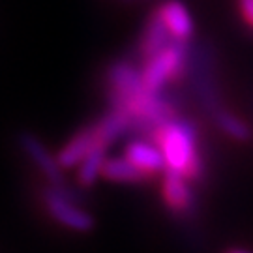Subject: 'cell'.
Masks as SVG:
<instances>
[{
    "instance_id": "obj_14",
    "label": "cell",
    "mask_w": 253,
    "mask_h": 253,
    "mask_svg": "<svg viewBox=\"0 0 253 253\" xmlns=\"http://www.w3.org/2000/svg\"><path fill=\"white\" fill-rule=\"evenodd\" d=\"M212 122L217 129H221L227 137L235 139L238 143H248L252 141V127L246 124L244 120H240L238 117H235L231 111H227L225 107H221L219 111H216L212 115Z\"/></svg>"
},
{
    "instance_id": "obj_6",
    "label": "cell",
    "mask_w": 253,
    "mask_h": 253,
    "mask_svg": "<svg viewBox=\"0 0 253 253\" xmlns=\"http://www.w3.org/2000/svg\"><path fill=\"white\" fill-rule=\"evenodd\" d=\"M19 145L23 148V152L27 154L28 158L32 160V163L40 169V172L45 176L49 186L62 188V186L68 184V182L64 180L62 167H60L58 160L49 154V150H47L45 146H43V143L34 133H30V131L19 133Z\"/></svg>"
},
{
    "instance_id": "obj_7",
    "label": "cell",
    "mask_w": 253,
    "mask_h": 253,
    "mask_svg": "<svg viewBox=\"0 0 253 253\" xmlns=\"http://www.w3.org/2000/svg\"><path fill=\"white\" fill-rule=\"evenodd\" d=\"M171 32H169V27L163 19V13L160 6L152 9V13L148 15L145 23V28L139 36V42H137V60L145 64L148 58L156 56L158 53H162L165 47L171 43Z\"/></svg>"
},
{
    "instance_id": "obj_4",
    "label": "cell",
    "mask_w": 253,
    "mask_h": 253,
    "mask_svg": "<svg viewBox=\"0 0 253 253\" xmlns=\"http://www.w3.org/2000/svg\"><path fill=\"white\" fill-rule=\"evenodd\" d=\"M42 201L45 207L47 214L53 217L56 223L68 227L77 233H88L94 227L92 216L77 203L68 199L58 190H54L53 186H47L42 191Z\"/></svg>"
},
{
    "instance_id": "obj_3",
    "label": "cell",
    "mask_w": 253,
    "mask_h": 253,
    "mask_svg": "<svg viewBox=\"0 0 253 253\" xmlns=\"http://www.w3.org/2000/svg\"><path fill=\"white\" fill-rule=\"evenodd\" d=\"M146 90L143 70L133 58H118L105 68V100L109 109L124 111L127 101Z\"/></svg>"
},
{
    "instance_id": "obj_16",
    "label": "cell",
    "mask_w": 253,
    "mask_h": 253,
    "mask_svg": "<svg viewBox=\"0 0 253 253\" xmlns=\"http://www.w3.org/2000/svg\"><path fill=\"white\" fill-rule=\"evenodd\" d=\"M225 253H252V252H246V250H240V248H231Z\"/></svg>"
},
{
    "instance_id": "obj_5",
    "label": "cell",
    "mask_w": 253,
    "mask_h": 253,
    "mask_svg": "<svg viewBox=\"0 0 253 253\" xmlns=\"http://www.w3.org/2000/svg\"><path fill=\"white\" fill-rule=\"evenodd\" d=\"M162 195L163 203L167 205L171 214H174L182 221L193 219L197 212V199L191 190L190 180L184 174L167 169L162 180Z\"/></svg>"
},
{
    "instance_id": "obj_10",
    "label": "cell",
    "mask_w": 253,
    "mask_h": 253,
    "mask_svg": "<svg viewBox=\"0 0 253 253\" xmlns=\"http://www.w3.org/2000/svg\"><path fill=\"white\" fill-rule=\"evenodd\" d=\"M160 9L163 13V19L169 27V32L174 40L191 42L193 40V21H191L188 9L178 0H165L160 4Z\"/></svg>"
},
{
    "instance_id": "obj_11",
    "label": "cell",
    "mask_w": 253,
    "mask_h": 253,
    "mask_svg": "<svg viewBox=\"0 0 253 253\" xmlns=\"http://www.w3.org/2000/svg\"><path fill=\"white\" fill-rule=\"evenodd\" d=\"M131 117L126 111H118V109H109L107 113L94 124L96 127V139L101 143L113 145L120 135H124L129 131Z\"/></svg>"
},
{
    "instance_id": "obj_12",
    "label": "cell",
    "mask_w": 253,
    "mask_h": 253,
    "mask_svg": "<svg viewBox=\"0 0 253 253\" xmlns=\"http://www.w3.org/2000/svg\"><path fill=\"white\" fill-rule=\"evenodd\" d=\"M101 176L111 182H127V184H143L150 178V174L139 169L135 163L124 158H109L103 163Z\"/></svg>"
},
{
    "instance_id": "obj_1",
    "label": "cell",
    "mask_w": 253,
    "mask_h": 253,
    "mask_svg": "<svg viewBox=\"0 0 253 253\" xmlns=\"http://www.w3.org/2000/svg\"><path fill=\"white\" fill-rule=\"evenodd\" d=\"M156 145L162 148L169 171L180 172L193 184L203 180L205 162L199 154L197 126L191 118L176 117L162 126Z\"/></svg>"
},
{
    "instance_id": "obj_13",
    "label": "cell",
    "mask_w": 253,
    "mask_h": 253,
    "mask_svg": "<svg viewBox=\"0 0 253 253\" xmlns=\"http://www.w3.org/2000/svg\"><path fill=\"white\" fill-rule=\"evenodd\" d=\"M107 148H109L107 143H101V141L96 139V145L92 146V150L86 154V158L81 162L79 171H77V184L81 188H90L92 184L96 182V178L101 176Z\"/></svg>"
},
{
    "instance_id": "obj_17",
    "label": "cell",
    "mask_w": 253,
    "mask_h": 253,
    "mask_svg": "<svg viewBox=\"0 0 253 253\" xmlns=\"http://www.w3.org/2000/svg\"><path fill=\"white\" fill-rule=\"evenodd\" d=\"M122 2H133V0H122Z\"/></svg>"
},
{
    "instance_id": "obj_2",
    "label": "cell",
    "mask_w": 253,
    "mask_h": 253,
    "mask_svg": "<svg viewBox=\"0 0 253 253\" xmlns=\"http://www.w3.org/2000/svg\"><path fill=\"white\" fill-rule=\"evenodd\" d=\"M188 79H190L191 90L199 101L201 109L208 117H212L216 111L223 107L221 92L217 84L216 54L208 42H191Z\"/></svg>"
},
{
    "instance_id": "obj_8",
    "label": "cell",
    "mask_w": 253,
    "mask_h": 253,
    "mask_svg": "<svg viewBox=\"0 0 253 253\" xmlns=\"http://www.w3.org/2000/svg\"><path fill=\"white\" fill-rule=\"evenodd\" d=\"M124 156L129 162L135 163L139 169L148 172V174L167 171V162H165L162 148L156 143H150V141H145V139L129 141L126 148H124Z\"/></svg>"
},
{
    "instance_id": "obj_15",
    "label": "cell",
    "mask_w": 253,
    "mask_h": 253,
    "mask_svg": "<svg viewBox=\"0 0 253 253\" xmlns=\"http://www.w3.org/2000/svg\"><path fill=\"white\" fill-rule=\"evenodd\" d=\"M240 11L246 23L253 28V0H240Z\"/></svg>"
},
{
    "instance_id": "obj_9",
    "label": "cell",
    "mask_w": 253,
    "mask_h": 253,
    "mask_svg": "<svg viewBox=\"0 0 253 253\" xmlns=\"http://www.w3.org/2000/svg\"><path fill=\"white\" fill-rule=\"evenodd\" d=\"M94 145H96V127L94 124L84 126L58 150L56 160L62 169H72L75 165H81V162L86 158V154L90 152Z\"/></svg>"
}]
</instances>
